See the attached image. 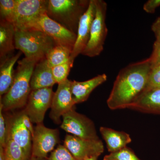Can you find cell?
Instances as JSON below:
<instances>
[{"label":"cell","mask_w":160,"mask_h":160,"mask_svg":"<svg viewBox=\"0 0 160 160\" xmlns=\"http://www.w3.org/2000/svg\"><path fill=\"white\" fill-rule=\"evenodd\" d=\"M72 50L66 46L56 45L46 56L48 66L52 68L69 62Z\"/></svg>","instance_id":"44dd1931"},{"label":"cell","mask_w":160,"mask_h":160,"mask_svg":"<svg viewBox=\"0 0 160 160\" xmlns=\"http://www.w3.org/2000/svg\"><path fill=\"white\" fill-rule=\"evenodd\" d=\"M4 149L6 160H28L22 149L13 140H6Z\"/></svg>","instance_id":"603a6c76"},{"label":"cell","mask_w":160,"mask_h":160,"mask_svg":"<svg viewBox=\"0 0 160 160\" xmlns=\"http://www.w3.org/2000/svg\"><path fill=\"white\" fill-rule=\"evenodd\" d=\"M29 160H47V158H40L32 157H31V158Z\"/></svg>","instance_id":"e575fe53"},{"label":"cell","mask_w":160,"mask_h":160,"mask_svg":"<svg viewBox=\"0 0 160 160\" xmlns=\"http://www.w3.org/2000/svg\"><path fill=\"white\" fill-rule=\"evenodd\" d=\"M98 157L96 156L92 157L87 158L84 160H98Z\"/></svg>","instance_id":"836d02e7"},{"label":"cell","mask_w":160,"mask_h":160,"mask_svg":"<svg viewBox=\"0 0 160 160\" xmlns=\"http://www.w3.org/2000/svg\"><path fill=\"white\" fill-rule=\"evenodd\" d=\"M14 25L0 20V65L13 55L15 47Z\"/></svg>","instance_id":"ac0fdd59"},{"label":"cell","mask_w":160,"mask_h":160,"mask_svg":"<svg viewBox=\"0 0 160 160\" xmlns=\"http://www.w3.org/2000/svg\"><path fill=\"white\" fill-rule=\"evenodd\" d=\"M33 29L46 33L52 38L57 45L73 49L77 39V34L66 29L58 23L51 19L46 13L41 15L21 29Z\"/></svg>","instance_id":"8992f818"},{"label":"cell","mask_w":160,"mask_h":160,"mask_svg":"<svg viewBox=\"0 0 160 160\" xmlns=\"http://www.w3.org/2000/svg\"><path fill=\"white\" fill-rule=\"evenodd\" d=\"M152 31L155 36V42L160 44V17L157 18L151 26Z\"/></svg>","instance_id":"4dcf8cb0"},{"label":"cell","mask_w":160,"mask_h":160,"mask_svg":"<svg viewBox=\"0 0 160 160\" xmlns=\"http://www.w3.org/2000/svg\"><path fill=\"white\" fill-rule=\"evenodd\" d=\"M158 89H160V65L152 63L148 83L144 92Z\"/></svg>","instance_id":"484cf974"},{"label":"cell","mask_w":160,"mask_h":160,"mask_svg":"<svg viewBox=\"0 0 160 160\" xmlns=\"http://www.w3.org/2000/svg\"><path fill=\"white\" fill-rule=\"evenodd\" d=\"M89 2L90 0H49L46 14L77 34L80 20L88 9Z\"/></svg>","instance_id":"3957f363"},{"label":"cell","mask_w":160,"mask_h":160,"mask_svg":"<svg viewBox=\"0 0 160 160\" xmlns=\"http://www.w3.org/2000/svg\"><path fill=\"white\" fill-rule=\"evenodd\" d=\"M107 80V76L103 73L84 82L72 81L71 93L75 105L86 101L92 91Z\"/></svg>","instance_id":"9a60e30c"},{"label":"cell","mask_w":160,"mask_h":160,"mask_svg":"<svg viewBox=\"0 0 160 160\" xmlns=\"http://www.w3.org/2000/svg\"><path fill=\"white\" fill-rule=\"evenodd\" d=\"M153 64L160 65V44L155 42L153 45L152 53L150 57Z\"/></svg>","instance_id":"f546056e"},{"label":"cell","mask_w":160,"mask_h":160,"mask_svg":"<svg viewBox=\"0 0 160 160\" xmlns=\"http://www.w3.org/2000/svg\"><path fill=\"white\" fill-rule=\"evenodd\" d=\"M103 160H141L132 149L126 147L123 149L106 155Z\"/></svg>","instance_id":"d4e9b609"},{"label":"cell","mask_w":160,"mask_h":160,"mask_svg":"<svg viewBox=\"0 0 160 160\" xmlns=\"http://www.w3.org/2000/svg\"><path fill=\"white\" fill-rule=\"evenodd\" d=\"M152 62L150 57L132 63L122 69L118 74L107 104L109 109H128L145 91Z\"/></svg>","instance_id":"6da1fadb"},{"label":"cell","mask_w":160,"mask_h":160,"mask_svg":"<svg viewBox=\"0 0 160 160\" xmlns=\"http://www.w3.org/2000/svg\"><path fill=\"white\" fill-rule=\"evenodd\" d=\"M62 117L60 127L66 132L85 139L100 140L94 123L86 116L72 109Z\"/></svg>","instance_id":"52a82bcc"},{"label":"cell","mask_w":160,"mask_h":160,"mask_svg":"<svg viewBox=\"0 0 160 160\" xmlns=\"http://www.w3.org/2000/svg\"><path fill=\"white\" fill-rule=\"evenodd\" d=\"M56 43L42 32L33 29H15V47L23 52L27 58L40 61Z\"/></svg>","instance_id":"277c9868"},{"label":"cell","mask_w":160,"mask_h":160,"mask_svg":"<svg viewBox=\"0 0 160 160\" xmlns=\"http://www.w3.org/2000/svg\"><path fill=\"white\" fill-rule=\"evenodd\" d=\"M128 109L144 113L160 115V89L143 92Z\"/></svg>","instance_id":"2e32d148"},{"label":"cell","mask_w":160,"mask_h":160,"mask_svg":"<svg viewBox=\"0 0 160 160\" xmlns=\"http://www.w3.org/2000/svg\"><path fill=\"white\" fill-rule=\"evenodd\" d=\"M47 160H77L64 146L59 145L52 152Z\"/></svg>","instance_id":"4316f807"},{"label":"cell","mask_w":160,"mask_h":160,"mask_svg":"<svg viewBox=\"0 0 160 160\" xmlns=\"http://www.w3.org/2000/svg\"><path fill=\"white\" fill-rule=\"evenodd\" d=\"M22 52H19L8 58L3 64L0 65V97L9 91L14 81L15 70L13 67Z\"/></svg>","instance_id":"ffe728a7"},{"label":"cell","mask_w":160,"mask_h":160,"mask_svg":"<svg viewBox=\"0 0 160 160\" xmlns=\"http://www.w3.org/2000/svg\"><path fill=\"white\" fill-rule=\"evenodd\" d=\"M0 160H6L4 147L0 145Z\"/></svg>","instance_id":"d6a6232c"},{"label":"cell","mask_w":160,"mask_h":160,"mask_svg":"<svg viewBox=\"0 0 160 160\" xmlns=\"http://www.w3.org/2000/svg\"><path fill=\"white\" fill-rule=\"evenodd\" d=\"M49 0H18L15 29H23L29 22L46 13Z\"/></svg>","instance_id":"5bb4252c"},{"label":"cell","mask_w":160,"mask_h":160,"mask_svg":"<svg viewBox=\"0 0 160 160\" xmlns=\"http://www.w3.org/2000/svg\"><path fill=\"white\" fill-rule=\"evenodd\" d=\"M73 65V63L69 61L67 62L52 68L53 78L56 83L60 84L67 79V77Z\"/></svg>","instance_id":"cb8c5ba5"},{"label":"cell","mask_w":160,"mask_h":160,"mask_svg":"<svg viewBox=\"0 0 160 160\" xmlns=\"http://www.w3.org/2000/svg\"><path fill=\"white\" fill-rule=\"evenodd\" d=\"M160 6V0H149L143 6V9L147 13L152 14Z\"/></svg>","instance_id":"f1b7e54d"},{"label":"cell","mask_w":160,"mask_h":160,"mask_svg":"<svg viewBox=\"0 0 160 160\" xmlns=\"http://www.w3.org/2000/svg\"><path fill=\"white\" fill-rule=\"evenodd\" d=\"M96 12L92 25L90 39L82 54L89 57L98 56L104 49L108 29L106 22L107 3L103 0H95Z\"/></svg>","instance_id":"5b68a950"},{"label":"cell","mask_w":160,"mask_h":160,"mask_svg":"<svg viewBox=\"0 0 160 160\" xmlns=\"http://www.w3.org/2000/svg\"><path fill=\"white\" fill-rule=\"evenodd\" d=\"M72 81L67 79L58 84L52 98L49 116L55 124L61 122V117L74 109L75 104L71 91Z\"/></svg>","instance_id":"7c38bea8"},{"label":"cell","mask_w":160,"mask_h":160,"mask_svg":"<svg viewBox=\"0 0 160 160\" xmlns=\"http://www.w3.org/2000/svg\"><path fill=\"white\" fill-rule=\"evenodd\" d=\"M59 142V132L57 129H52L38 124L34 128L32 137V157L46 158L50 152Z\"/></svg>","instance_id":"30bf717a"},{"label":"cell","mask_w":160,"mask_h":160,"mask_svg":"<svg viewBox=\"0 0 160 160\" xmlns=\"http://www.w3.org/2000/svg\"><path fill=\"white\" fill-rule=\"evenodd\" d=\"M39 61L25 58L18 62L14 81L11 88L1 98L0 105L5 111L26 106L31 92L30 80L36 65Z\"/></svg>","instance_id":"7a4b0ae2"},{"label":"cell","mask_w":160,"mask_h":160,"mask_svg":"<svg viewBox=\"0 0 160 160\" xmlns=\"http://www.w3.org/2000/svg\"><path fill=\"white\" fill-rule=\"evenodd\" d=\"M22 119L23 122L24 123V125L31 133L32 138L33 134H34V128H33V126H32V122L30 121L29 117L25 113L24 110L22 111Z\"/></svg>","instance_id":"1f68e13d"},{"label":"cell","mask_w":160,"mask_h":160,"mask_svg":"<svg viewBox=\"0 0 160 160\" xmlns=\"http://www.w3.org/2000/svg\"><path fill=\"white\" fill-rule=\"evenodd\" d=\"M17 4L18 0H1V20L6 21L14 25L16 19Z\"/></svg>","instance_id":"7402d4cb"},{"label":"cell","mask_w":160,"mask_h":160,"mask_svg":"<svg viewBox=\"0 0 160 160\" xmlns=\"http://www.w3.org/2000/svg\"><path fill=\"white\" fill-rule=\"evenodd\" d=\"M100 132L105 140L109 152H115L127 147L131 143L130 136L125 132L118 131L108 127L102 126Z\"/></svg>","instance_id":"d6986e66"},{"label":"cell","mask_w":160,"mask_h":160,"mask_svg":"<svg viewBox=\"0 0 160 160\" xmlns=\"http://www.w3.org/2000/svg\"><path fill=\"white\" fill-rule=\"evenodd\" d=\"M54 94L52 88L31 91L24 110L32 122L43 123L46 111L51 108Z\"/></svg>","instance_id":"ba28073f"},{"label":"cell","mask_w":160,"mask_h":160,"mask_svg":"<svg viewBox=\"0 0 160 160\" xmlns=\"http://www.w3.org/2000/svg\"><path fill=\"white\" fill-rule=\"evenodd\" d=\"M96 12L95 0H90L89 7L80 20L77 39L69 61L73 63L76 58L82 54L89 42L92 22Z\"/></svg>","instance_id":"4fadbf2b"},{"label":"cell","mask_w":160,"mask_h":160,"mask_svg":"<svg viewBox=\"0 0 160 160\" xmlns=\"http://www.w3.org/2000/svg\"><path fill=\"white\" fill-rule=\"evenodd\" d=\"M2 110V106L0 105V145L4 147L6 146L7 137V123Z\"/></svg>","instance_id":"83f0119b"},{"label":"cell","mask_w":160,"mask_h":160,"mask_svg":"<svg viewBox=\"0 0 160 160\" xmlns=\"http://www.w3.org/2000/svg\"><path fill=\"white\" fill-rule=\"evenodd\" d=\"M56 83L52 68L48 66L46 58L36 64L30 80L31 91L43 88H52Z\"/></svg>","instance_id":"e0dca14e"},{"label":"cell","mask_w":160,"mask_h":160,"mask_svg":"<svg viewBox=\"0 0 160 160\" xmlns=\"http://www.w3.org/2000/svg\"><path fill=\"white\" fill-rule=\"evenodd\" d=\"M22 111L6 118L7 139L14 141L22 149L29 160L32 152V136L24 125L22 119Z\"/></svg>","instance_id":"9c48e42d"},{"label":"cell","mask_w":160,"mask_h":160,"mask_svg":"<svg viewBox=\"0 0 160 160\" xmlns=\"http://www.w3.org/2000/svg\"><path fill=\"white\" fill-rule=\"evenodd\" d=\"M64 145L77 160H84L92 157H99L104 152L102 140L85 139L67 134Z\"/></svg>","instance_id":"8fae6325"}]
</instances>
